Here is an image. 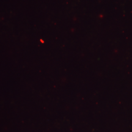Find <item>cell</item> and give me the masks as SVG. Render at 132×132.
I'll return each mask as SVG.
<instances>
[]
</instances>
